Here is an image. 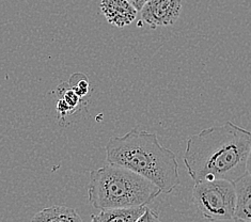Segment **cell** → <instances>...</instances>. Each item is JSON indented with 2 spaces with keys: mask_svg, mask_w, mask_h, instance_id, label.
<instances>
[{
  "mask_svg": "<svg viewBox=\"0 0 251 222\" xmlns=\"http://www.w3.org/2000/svg\"><path fill=\"white\" fill-rule=\"evenodd\" d=\"M247 173H249L251 175V149H250L249 157H248V161H247Z\"/></svg>",
  "mask_w": 251,
  "mask_h": 222,
  "instance_id": "cell-14",
  "label": "cell"
},
{
  "mask_svg": "<svg viewBox=\"0 0 251 222\" xmlns=\"http://www.w3.org/2000/svg\"><path fill=\"white\" fill-rule=\"evenodd\" d=\"M141 11V19L152 29L173 26L182 11V0H149Z\"/></svg>",
  "mask_w": 251,
  "mask_h": 222,
  "instance_id": "cell-5",
  "label": "cell"
},
{
  "mask_svg": "<svg viewBox=\"0 0 251 222\" xmlns=\"http://www.w3.org/2000/svg\"><path fill=\"white\" fill-rule=\"evenodd\" d=\"M236 202L234 222H251V175L247 173L234 183Z\"/></svg>",
  "mask_w": 251,
  "mask_h": 222,
  "instance_id": "cell-7",
  "label": "cell"
},
{
  "mask_svg": "<svg viewBox=\"0 0 251 222\" xmlns=\"http://www.w3.org/2000/svg\"><path fill=\"white\" fill-rule=\"evenodd\" d=\"M251 133L230 121L190 136L184 165L194 182L228 179L233 183L247 174Z\"/></svg>",
  "mask_w": 251,
  "mask_h": 222,
  "instance_id": "cell-1",
  "label": "cell"
},
{
  "mask_svg": "<svg viewBox=\"0 0 251 222\" xmlns=\"http://www.w3.org/2000/svg\"><path fill=\"white\" fill-rule=\"evenodd\" d=\"M100 8L106 21L117 28L130 25L138 14L127 0H100Z\"/></svg>",
  "mask_w": 251,
  "mask_h": 222,
  "instance_id": "cell-6",
  "label": "cell"
},
{
  "mask_svg": "<svg viewBox=\"0 0 251 222\" xmlns=\"http://www.w3.org/2000/svg\"><path fill=\"white\" fill-rule=\"evenodd\" d=\"M31 222H82V219L74 208L64 205H53L35 214Z\"/></svg>",
  "mask_w": 251,
  "mask_h": 222,
  "instance_id": "cell-8",
  "label": "cell"
},
{
  "mask_svg": "<svg viewBox=\"0 0 251 222\" xmlns=\"http://www.w3.org/2000/svg\"><path fill=\"white\" fill-rule=\"evenodd\" d=\"M148 206L136 207H118L101 209L95 215L99 222H136L146 212Z\"/></svg>",
  "mask_w": 251,
  "mask_h": 222,
  "instance_id": "cell-9",
  "label": "cell"
},
{
  "mask_svg": "<svg viewBox=\"0 0 251 222\" xmlns=\"http://www.w3.org/2000/svg\"><path fill=\"white\" fill-rule=\"evenodd\" d=\"M68 86L81 99H85L90 92V81H89L88 76L82 73H75L72 75L68 81Z\"/></svg>",
  "mask_w": 251,
  "mask_h": 222,
  "instance_id": "cell-11",
  "label": "cell"
},
{
  "mask_svg": "<svg viewBox=\"0 0 251 222\" xmlns=\"http://www.w3.org/2000/svg\"><path fill=\"white\" fill-rule=\"evenodd\" d=\"M193 202L204 219L229 221L235 211V185L228 179H203L195 182Z\"/></svg>",
  "mask_w": 251,
  "mask_h": 222,
  "instance_id": "cell-4",
  "label": "cell"
},
{
  "mask_svg": "<svg viewBox=\"0 0 251 222\" xmlns=\"http://www.w3.org/2000/svg\"><path fill=\"white\" fill-rule=\"evenodd\" d=\"M91 222H99L98 219H97V217H95V215H92V216H91Z\"/></svg>",
  "mask_w": 251,
  "mask_h": 222,
  "instance_id": "cell-15",
  "label": "cell"
},
{
  "mask_svg": "<svg viewBox=\"0 0 251 222\" xmlns=\"http://www.w3.org/2000/svg\"><path fill=\"white\" fill-rule=\"evenodd\" d=\"M105 149L109 165L139 174L161 194H171L181 184L176 155L160 145L156 134L133 128L122 137L110 138Z\"/></svg>",
  "mask_w": 251,
  "mask_h": 222,
  "instance_id": "cell-2",
  "label": "cell"
},
{
  "mask_svg": "<svg viewBox=\"0 0 251 222\" xmlns=\"http://www.w3.org/2000/svg\"><path fill=\"white\" fill-rule=\"evenodd\" d=\"M62 97L58 99L56 105L57 115L60 120H64L73 115L78 109L80 103H83V99H81L73 90L69 88L68 83L67 87H62Z\"/></svg>",
  "mask_w": 251,
  "mask_h": 222,
  "instance_id": "cell-10",
  "label": "cell"
},
{
  "mask_svg": "<svg viewBox=\"0 0 251 222\" xmlns=\"http://www.w3.org/2000/svg\"><path fill=\"white\" fill-rule=\"evenodd\" d=\"M161 194L149 179L126 168L107 165L90 173L88 199L101 209L148 206Z\"/></svg>",
  "mask_w": 251,
  "mask_h": 222,
  "instance_id": "cell-3",
  "label": "cell"
},
{
  "mask_svg": "<svg viewBox=\"0 0 251 222\" xmlns=\"http://www.w3.org/2000/svg\"><path fill=\"white\" fill-rule=\"evenodd\" d=\"M146 1H149V0H146Z\"/></svg>",
  "mask_w": 251,
  "mask_h": 222,
  "instance_id": "cell-16",
  "label": "cell"
},
{
  "mask_svg": "<svg viewBox=\"0 0 251 222\" xmlns=\"http://www.w3.org/2000/svg\"><path fill=\"white\" fill-rule=\"evenodd\" d=\"M127 1L131 5H134V8L137 11H140L142 9L143 5H145V3H146V0H127Z\"/></svg>",
  "mask_w": 251,
  "mask_h": 222,
  "instance_id": "cell-13",
  "label": "cell"
},
{
  "mask_svg": "<svg viewBox=\"0 0 251 222\" xmlns=\"http://www.w3.org/2000/svg\"><path fill=\"white\" fill-rule=\"evenodd\" d=\"M136 222H161V221L159 220L158 214L156 212H154L151 208L147 207L146 212L140 216L139 219Z\"/></svg>",
  "mask_w": 251,
  "mask_h": 222,
  "instance_id": "cell-12",
  "label": "cell"
}]
</instances>
